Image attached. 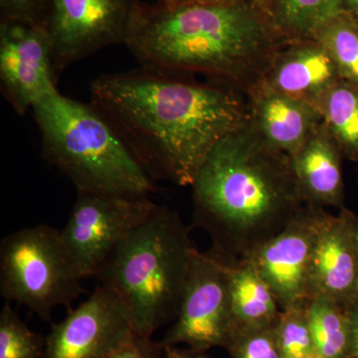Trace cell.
Returning <instances> with one entry per match:
<instances>
[{
  "label": "cell",
  "mask_w": 358,
  "mask_h": 358,
  "mask_svg": "<svg viewBox=\"0 0 358 358\" xmlns=\"http://www.w3.org/2000/svg\"><path fill=\"white\" fill-rule=\"evenodd\" d=\"M90 94L150 178L179 186H192L219 141L249 121L241 91L148 68L102 75Z\"/></svg>",
  "instance_id": "1"
},
{
  "label": "cell",
  "mask_w": 358,
  "mask_h": 358,
  "mask_svg": "<svg viewBox=\"0 0 358 358\" xmlns=\"http://www.w3.org/2000/svg\"><path fill=\"white\" fill-rule=\"evenodd\" d=\"M286 40L253 0L173 6L138 2L124 46L141 67L194 77L246 94Z\"/></svg>",
  "instance_id": "2"
},
{
  "label": "cell",
  "mask_w": 358,
  "mask_h": 358,
  "mask_svg": "<svg viewBox=\"0 0 358 358\" xmlns=\"http://www.w3.org/2000/svg\"><path fill=\"white\" fill-rule=\"evenodd\" d=\"M192 187L193 223L230 261L249 259L307 204L291 157L268 145L249 121L214 147Z\"/></svg>",
  "instance_id": "3"
},
{
  "label": "cell",
  "mask_w": 358,
  "mask_h": 358,
  "mask_svg": "<svg viewBox=\"0 0 358 358\" xmlns=\"http://www.w3.org/2000/svg\"><path fill=\"white\" fill-rule=\"evenodd\" d=\"M195 249L178 212L157 205L96 275L117 294L136 334L152 338L176 320Z\"/></svg>",
  "instance_id": "4"
},
{
  "label": "cell",
  "mask_w": 358,
  "mask_h": 358,
  "mask_svg": "<svg viewBox=\"0 0 358 358\" xmlns=\"http://www.w3.org/2000/svg\"><path fill=\"white\" fill-rule=\"evenodd\" d=\"M42 157L70 179L77 193L148 197L155 181L114 127L90 103L62 95L32 108Z\"/></svg>",
  "instance_id": "5"
},
{
  "label": "cell",
  "mask_w": 358,
  "mask_h": 358,
  "mask_svg": "<svg viewBox=\"0 0 358 358\" xmlns=\"http://www.w3.org/2000/svg\"><path fill=\"white\" fill-rule=\"evenodd\" d=\"M61 231L45 224L9 233L0 244V294L51 322L58 307L71 308L84 289Z\"/></svg>",
  "instance_id": "6"
},
{
  "label": "cell",
  "mask_w": 358,
  "mask_h": 358,
  "mask_svg": "<svg viewBox=\"0 0 358 358\" xmlns=\"http://www.w3.org/2000/svg\"><path fill=\"white\" fill-rule=\"evenodd\" d=\"M235 331L227 259L212 249L205 253L195 249L178 317L162 345L185 343L203 352L226 350Z\"/></svg>",
  "instance_id": "7"
},
{
  "label": "cell",
  "mask_w": 358,
  "mask_h": 358,
  "mask_svg": "<svg viewBox=\"0 0 358 358\" xmlns=\"http://www.w3.org/2000/svg\"><path fill=\"white\" fill-rule=\"evenodd\" d=\"M77 194L61 235L71 260L85 279L96 277L117 245L157 204L148 197Z\"/></svg>",
  "instance_id": "8"
},
{
  "label": "cell",
  "mask_w": 358,
  "mask_h": 358,
  "mask_svg": "<svg viewBox=\"0 0 358 358\" xmlns=\"http://www.w3.org/2000/svg\"><path fill=\"white\" fill-rule=\"evenodd\" d=\"M138 0H49L45 27L56 72L112 45L126 43Z\"/></svg>",
  "instance_id": "9"
},
{
  "label": "cell",
  "mask_w": 358,
  "mask_h": 358,
  "mask_svg": "<svg viewBox=\"0 0 358 358\" xmlns=\"http://www.w3.org/2000/svg\"><path fill=\"white\" fill-rule=\"evenodd\" d=\"M57 76L44 25L0 21V90L16 114L24 115L59 91Z\"/></svg>",
  "instance_id": "10"
},
{
  "label": "cell",
  "mask_w": 358,
  "mask_h": 358,
  "mask_svg": "<svg viewBox=\"0 0 358 358\" xmlns=\"http://www.w3.org/2000/svg\"><path fill=\"white\" fill-rule=\"evenodd\" d=\"M136 336L117 294L99 286L46 336L44 358H108Z\"/></svg>",
  "instance_id": "11"
},
{
  "label": "cell",
  "mask_w": 358,
  "mask_h": 358,
  "mask_svg": "<svg viewBox=\"0 0 358 358\" xmlns=\"http://www.w3.org/2000/svg\"><path fill=\"white\" fill-rule=\"evenodd\" d=\"M326 210L306 204L249 260L274 293L281 310L307 303L313 246Z\"/></svg>",
  "instance_id": "12"
},
{
  "label": "cell",
  "mask_w": 358,
  "mask_h": 358,
  "mask_svg": "<svg viewBox=\"0 0 358 358\" xmlns=\"http://www.w3.org/2000/svg\"><path fill=\"white\" fill-rule=\"evenodd\" d=\"M355 214L343 208L324 213L313 246L308 296H327L345 306L358 296V258L353 223Z\"/></svg>",
  "instance_id": "13"
},
{
  "label": "cell",
  "mask_w": 358,
  "mask_h": 358,
  "mask_svg": "<svg viewBox=\"0 0 358 358\" xmlns=\"http://www.w3.org/2000/svg\"><path fill=\"white\" fill-rule=\"evenodd\" d=\"M341 79L327 49L315 38L287 42L268 64L262 82L275 91L305 101L319 110Z\"/></svg>",
  "instance_id": "14"
},
{
  "label": "cell",
  "mask_w": 358,
  "mask_h": 358,
  "mask_svg": "<svg viewBox=\"0 0 358 358\" xmlns=\"http://www.w3.org/2000/svg\"><path fill=\"white\" fill-rule=\"evenodd\" d=\"M246 96L251 126L268 145L289 157L322 122L315 106L275 91L262 81Z\"/></svg>",
  "instance_id": "15"
},
{
  "label": "cell",
  "mask_w": 358,
  "mask_h": 358,
  "mask_svg": "<svg viewBox=\"0 0 358 358\" xmlns=\"http://www.w3.org/2000/svg\"><path fill=\"white\" fill-rule=\"evenodd\" d=\"M343 152L324 122L291 155L296 182L306 203L313 206L345 207Z\"/></svg>",
  "instance_id": "16"
},
{
  "label": "cell",
  "mask_w": 358,
  "mask_h": 358,
  "mask_svg": "<svg viewBox=\"0 0 358 358\" xmlns=\"http://www.w3.org/2000/svg\"><path fill=\"white\" fill-rule=\"evenodd\" d=\"M227 261L231 310L236 331L275 326L281 308L254 264L249 259Z\"/></svg>",
  "instance_id": "17"
},
{
  "label": "cell",
  "mask_w": 358,
  "mask_h": 358,
  "mask_svg": "<svg viewBox=\"0 0 358 358\" xmlns=\"http://www.w3.org/2000/svg\"><path fill=\"white\" fill-rule=\"evenodd\" d=\"M287 42L312 38L313 33L343 10L341 0H253Z\"/></svg>",
  "instance_id": "18"
},
{
  "label": "cell",
  "mask_w": 358,
  "mask_h": 358,
  "mask_svg": "<svg viewBox=\"0 0 358 358\" xmlns=\"http://www.w3.org/2000/svg\"><path fill=\"white\" fill-rule=\"evenodd\" d=\"M343 157L358 162V85L339 80L319 106Z\"/></svg>",
  "instance_id": "19"
},
{
  "label": "cell",
  "mask_w": 358,
  "mask_h": 358,
  "mask_svg": "<svg viewBox=\"0 0 358 358\" xmlns=\"http://www.w3.org/2000/svg\"><path fill=\"white\" fill-rule=\"evenodd\" d=\"M308 315L317 352L324 358H350V327L345 306L315 296L308 299Z\"/></svg>",
  "instance_id": "20"
},
{
  "label": "cell",
  "mask_w": 358,
  "mask_h": 358,
  "mask_svg": "<svg viewBox=\"0 0 358 358\" xmlns=\"http://www.w3.org/2000/svg\"><path fill=\"white\" fill-rule=\"evenodd\" d=\"M312 38L319 41L338 68L341 80L358 85V17L341 11L320 26Z\"/></svg>",
  "instance_id": "21"
},
{
  "label": "cell",
  "mask_w": 358,
  "mask_h": 358,
  "mask_svg": "<svg viewBox=\"0 0 358 358\" xmlns=\"http://www.w3.org/2000/svg\"><path fill=\"white\" fill-rule=\"evenodd\" d=\"M46 338L33 333L10 301L0 312V358H44Z\"/></svg>",
  "instance_id": "22"
},
{
  "label": "cell",
  "mask_w": 358,
  "mask_h": 358,
  "mask_svg": "<svg viewBox=\"0 0 358 358\" xmlns=\"http://www.w3.org/2000/svg\"><path fill=\"white\" fill-rule=\"evenodd\" d=\"M284 358H299L317 352L308 315V301L285 308L275 324Z\"/></svg>",
  "instance_id": "23"
},
{
  "label": "cell",
  "mask_w": 358,
  "mask_h": 358,
  "mask_svg": "<svg viewBox=\"0 0 358 358\" xmlns=\"http://www.w3.org/2000/svg\"><path fill=\"white\" fill-rule=\"evenodd\" d=\"M226 350L231 358H284L275 326L237 331Z\"/></svg>",
  "instance_id": "24"
},
{
  "label": "cell",
  "mask_w": 358,
  "mask_h": 358,
  "mask_svg": "<svg viewBox=\"0 0 358 358\" xmlns=\"http://www.w3.org/2000/svg\"><path fill=\"white\" fill-rule=\"evenodd\" d=\"M49 0H0V21L44 25Z\"/></svg>",
  "instance_id": "25"
},
{
  "label": "cell",
  "mask_w": 358,
  "mask_h": 358,
  "mask_svg": "<svg viewBox=\"0 0 358 358\" xmlns=\"http://www.w3.org/2000/svg\"><path fill=\"white\" fill-rule=\"evenodd\" d=\"M162 341L136 334L133 341L108 358H164Z\"/></svg>",
  "instance_id": "26"
},
{
  "label": "cell",
  "mask_w": 358,
  "mask_h": 358,
  "mask_svg": "<svg viewBox=\"0 0 358 358\" xmlns=\"http://www.w3.org/2000/svg\"><path fill=\"white\" fill-rule=\"evenodd\" d=\"M345 308L350 327V358H358V296Z\"/></svg>",
  "instance_id": "27"
},
{
  "label": "cell",
  "mask_w": 358,
  "mask_h": 358,
  "mask_svg": "<svg viewBox=\"0 0 358 358\" xmlns=\"http://www.w3.org/2000/svg\"><path fill=\"white\" fill-rule=\"evenodd\" d=\"M164 358H211L206 352L192 350H180L176 345H164Z\"/></svg>",
  "instance_id": "28"
},
{
  "label": "cell",
  "mask_w": 358,
  "mask_h": 358,
  "mask_svg": "<svg viewBox=\"0 0 358 358\" xmlns=\"http://www.w3.org/2000/svg\"><path fill=\"white\" fill-rule=\"evenodd\" d=\"M343 10L353 14L358 17V0H341Z\"/></svg>",
  "instance_id": "29"
},
{
  "label": "cell",
  "mask_w": 358,
  "mask_h": 358,
  "mask_svg": "<svg viewBox=\"0 0 358 358\" xmlns=\"http://www.w3.org/2000/svg\"><path fill=\"white\" fill-rule=\"evenodd\" d=\"M197 1L209 4H231L235 3V2L241 1V0H197Z\"/></svg>",
  "instance_id": "30"
},
{
  "label": "cell",
  "mask_w": 358,
  "mask_h": 358,
  "mask_svg": "<svg viewBox=\"0 0 358 358\" xmlns=\"http://www.w3.org/2000/svg\"><path fill=\"white\" fill-rule=\"evenodd\" d=\"M353 233H355V247H357V253L358 258V216L355 214V223H353Z\"/></svg>",
  "instance_id": "31"
},
{
  "label": "cell",
  "mask_w": 358,
  "mask_h": 358,
  "mask_svg": "<svg viewBox=\"0 0 358 358\" xmlns=\"http://www.w3.org/2000/svg\"><path fill=\"white\" fill-rule=\"evenodd\" d=\"M180 0H159V3L166 4V6H173V4H176Z\"/></svg>",
  "instance_id": "32"
},
{
  "label": "cell",
  "mask_w": 358,
  "mask_h": 358,
  "mask_svg": "<svg viewBox=\"0 0 358 358\" xmlns=\"http://www.w3.org/2000/svg\"><path fill=\"white\" fill-rule=\"evenodd\" d=\"M299 358H324V357H322V355H319V353H315V355H308V357H299Z\"/></svg>",
  "instance_id": "33"
}]
</instances>
